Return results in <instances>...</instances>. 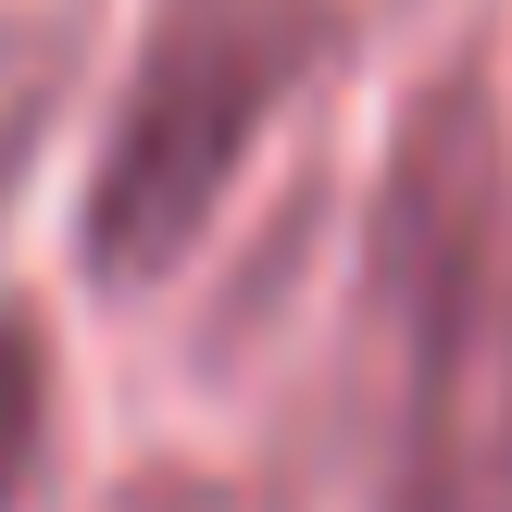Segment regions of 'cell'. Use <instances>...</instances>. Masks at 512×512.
I'll use <instances>...</instances> for the list:
<instances>
[{
    "label": "cell",
    "instance_id": "7a4b0ae2",
    "mask_svg": "<svg viewBox=\"0 0 512 512\" xmlns=\"http://www.w3.org/2000/svg\"><path fill=\"white\" fill-rule=\"evenodd\" d=\"M38 413H50V375H38V325H0V512H13L25 463H38Z\"/></svg>",
    "mask_w": 512,
    "mask_h": 512
},
{
    "label": "cell",
    "instance_id": "6da1fadb",
    "mask_svg": "<svg viewBox=\"0 0 512 512\" xmlns=\"http://www.w3.org/2000/svg\"><path fill=\"white\" fill-rule=\"evenodd\" d=\"M325 13L338 0H150V38L125 63L113 138H100V175H88V275L100 288H150L200 250L250 138L313 75Z\"/></svg>",
    "mask_w": 512,
    "mask_h": 512
}]
</instances>
